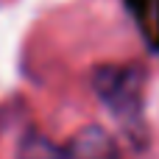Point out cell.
Listing matches in <instances>:
<instances>
[{"label":"cell","instance_id":"cell-1","mask_svg":"<svg viewBox=\"0 0 159 159\" xmlns=\"http://www.w3.org/2000/svg\"><path fill=\"white\" fill-rule=\"evenodd\" d=\"M143 84L145 70L140 64H101L92 73V89L103 106L129 129L143 115Z\"/></svg>","mask_w":159,"mask_h":159},{"label":"cell","instance_id":"cell-2","mask_svg":"<svg viewBox=\"0 0 159 159\" xmlns=\"http://www.w3.org/2000/svg\"><path fill=\"white\" fill-rule=\"evenodd\" d=\"M64 154L67 159H120L112 134H106L98 126H87L75 131V137H70V143L64 145Z\"/></svg>","mask_w":159,"mask_h":159},{"label":"cell","instance_id":"cell-3","mask_svg":"<svg viewBox=\"0 0 159 159\" xmlns=\"http://www.w3.org/2000/svg\"><path fill=\"white\" fill-rule=\"evenodd\" d=\"M17 159H67L64 148L53 145L45 134L39 131H25V137L20 140Z\"/></svg>","mask_w":159,"mask_h":159}]
</instances>
